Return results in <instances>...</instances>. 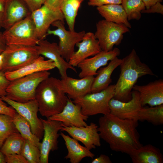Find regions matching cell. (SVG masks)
<instances>
[{
	"instance_id": "cb8c5ba5",
	"label": "cell",
	"mask_w": 163,
	"mask_h": 163,
	"mask_svg": "<svg viewBox=\"0 0 163 163\" xmlns=\"http://www.w3.org/2000/svg\"><path fill=\"white\" fill-rule=\"evenodd\" d=\"M122 59L116 57L106 66L101 67L97 72L92 84L91 93L100 91L108 87L112 82L111 75L114 70L120 66Z\"/></svg>"
},
{
	"instance_id": "5b68a950",
	"label": "cell",
	"mask_w": 163,
	"mask_h": 163,
	"mask_svg": "<svg viewBox=\"0 0 163 163\" xmlns=\"http://www.w3.org/2000/svg\"><path fill=\"white\" fill-rule=\"evenodd\" d=\"M115 85H110L100 91L91 93L73 100L72 101L81 107L82 113L89 116L110 113L109 102L113 97Z\"/></svg>"
},
{
	"instance_id": "6da1fadb",
	"label": "cell",
	"mask_w": 163,
	"mask_h": 163,
	"mask_svg": "<svg viewBox=\"0 0 163 163\" xmlns=\"http://www.w3.org/2000/svg\"><path fill=\"white\" fill-rule=\"evenodd\" d=\"M98 124L100 138L113 151L129 155L142 145L137 129L138 121L120 118L109 113L99 118Z\"/></svg>"
},
{
	"instance_id": "1f68e13d",
	"label": "cell",
	"mask_w": 163,
	"mask_h": 163,
	"mask_svg": "<svg viewBox=\"0 0 163 163\" xmlns=\"http://www.w3.org/2000/svg\"><path fill=\"white\" fill-rule=\"evenodd\" d=\"M19 132L13 121V117L0 114V148L11 134Z\"/></svg>"
},
{
	"instance_id": "7dc6e473",
	"label": "cell",
	"mask_w": 163,
	"mask_h": 163,
	"mask_svg": "<svg viewBox=\"0 0 163 163\" xmlns=\"http://www.w3.org/2000/svg\"><path fill=\"white\" fill-rule=\"evenodd\" d=\"M3 13H0V29L2 27Z\"/></svg>"
},
{
	"instance_id": "484cf974",
	"label": "cell",
	"mask_w": 163,
	"mask_h": 163,
	"mask_svg": "<svg viewBox=\"0 0 163 163\" xmlns=\"http://www.w3.org/2000/svg\"><path fill=\"white\" fill-rule=\"evenodd\" d=\"M99 14L105 20L118 24H123L129 28L131 25L126 13L121 4H111L97 7Z\"/></svg>"
},
{
	"instance_id": "5bb4252c",
	"label": "cell",
	"mask_w": 163,
	"mask_h": 163,
	"mask_svg": "<svg viewBox=\"0 0 163 163\" xmlns=\"http://www.w3.org/2000/svg\"><path fill=\"white\" fill-rule=\"evenodd\" d=\"M120 53L119 49L115 47L109 51L101 50L93 57L84 60L77 66L81 69L78 75L79 77L81 78L96 75L98 69L107 65L108 61L117 57Z\"/></svg>"
},
{
	"instance_id": "ee69618b",
	"label": "cell",
	"mask_w": 163,
	"mask_h": 163,
	"mask_svg": "<svg viewBox=\"0 0 163 163\" xmlns=\"http://www.w3.org/2000/svg\"><path fill=\"white\" fill-rule=\"evenodd\" d=\"M5 54L4 52L0 54V72L2 70L4 63Z\"/></svg>"
},
{
	"instance_id": "836d02e7",
	"label": "cell",
	"mask_w": 163,
	"mask_h": 163,
	"mask_svg": "<svg viewBox=\"0 0 163 163\" xmlns=\"http://www.w3.org/2000/svg\"><path fill=\"white\" fill-rule=\"evenodd\" d=\"M6 163H29L27 160L21 154H12L5 155Z\"/></svg>"
},
{
	"instance_id": "8d00e7d4",
	"label": "cell",
	"mask_w": 163,
	"mask_h": 163,
	"mask_svg": "<svg viewBox=\"0 0 163 163\" xmlns=\"http://www.w3.org/2000/svg\"><path fill=\"white\" fill-rule=\"evenodd\" d=\"M16 113V111L12 107H8L0 97V114L13 117Z\"/></svg>"
},
{
	"instance_id": "d4e9b609",
	"label": "cell",
	"mask_w": 163,
	"mask_h": 163,
	"mask_svg": "<svg viewBox=\"0 0 163 163\" xmlns=\"http://www.w3.org/2000/svg\"><path fill=\"white\" fill-rule=\"evenodd\" d=\"M129 155L133 163H163V156L160 149L150 144L142 145Z\"/></svg>"
},
{
	"instance_id": "e0dca14e",
	"label": "cell",
	"mask_w": 163,
	"mask_h": 163,
	"mask_svg": "<svg viewBox=\"0 0 163 163\" xmlns=\"http://www.w3.org/2000/svg\"><path fill=\"white\" fill-rule=\"evenodd\" d=\"M88 116L84 115L79 105L74 103L69 98L67 103L59 113L48 118L60 121L67 126H85L88 125L85 122Z\"/></svg>"
},
{
	"instance_id": "7402d4cb",
	"label": "cell",
	"mask_w": 163,
	"mask_h": 163,
	"mask_svg": "<svg viewBox=\"0 0 163 163\" xmlns=\"http://www.w3.org/2000/svg\"><path fill=\"white\" fill-rule=\"evenodd\" d=\"M56 67L55 63L50 59L45 60L40 56L34 61L17 70L5 72L8 80L11 81L17 78L36 72L48 71Z\"/></svg>"
},
{
	"instance_id": "2e32d148",
	"label": "cell",
	"mask_w": 163,
	"mask_h": 163,
	"mask_svg": "<svg viewBox=\"0 0 163 163\" xmlns=\"http://www.w3.org/2000/svg\"><path fill=\"white\" fill-rule=\"evenodd\" d=\"M36 46L40 56L51 59L55 63L61 79L67 76V71L69 69L76 72L75 67L69 64L61 56L57 43H51L44 39L40 40Z\"/></svg>"
},
{
	"instance_id": "4dcf8cb0",
	"label": "cell",
	"mask_w": 163,
	"mask_h": 163,
	"mask_svg": "<svg viewBox=\"0 0 163 163\" xmlns=\"http://www.w3.org/2000/svg\"><path fill=\"white\" fill-rule=\"evenodd\" d=\"M121 5L126 13L128 21L139 20L142 11L146 8L142 0H122Z\"/></svg>"
},
{
	"instance_id": "7bdbcfd3",
	"label": "cell",
	"mask_w": 163,
	"mask_h": 163,
	"mask_svg": "<svg viewBox=\"0 0 163 163\" xmlns=\"http://www.w3.org/2000/svg\"><path fill=\"white\" fill-rule=\"evenodd\" d=\"M6 46V44L2 34L0 33V54L5 50Z\"/></svg>"
},
{
	"instance_id": "d590c367",
	"label": "cell",
	"mask_w": 163,
	"mask_h": 163,
	"mask_svg": "<svg viewBox=\"0 0 163 163\" xmlns=\"http://www.w3.org/2000/svg\"><path fill=\"white\" fill-rule=\"evenodd\" d=\"M10 82L6 77L5 73L0 72V97L6 96V90Z\"/></svg>"
},
{
	"instance_id": "bcb514c9",
	"label": "cell",
	"mask_w": 163,
	"mask_h": 163,
	"mask_svg": "<svg viewBox=\"0 0 163 163\" xmlns=\"http://www.w3.org/2000/svg\"><path fill=\"white\" fill-rule=\"evenodd\" d=\"M5 155L0 150V163H5Z\"/></svg>"
},
{
	"instance_id": "8992f818",
	"label": "cell",
	"mask_w": 163,
	"mask_h": 163,
	"mask_svg": "<svg viewBox=\"0 0 163 163\" xmlns=\"http://www.w3.org/2000/svg\"><path fill=\"white\" fill-rule=\"evenodd\" d=\"M31 14L5 29L2 34L6 45L35 46L38 44L40 40L37 37Z\"/></svg>"
},
{
	"instance_id": "4fadbf2b",
	"label": "cell",
	"mask_w": 163,
	"mask_h": 163,
	"mask_svg": "<svg viewBox=\"0 0 163 163\" xmlns=\"http://www.w3.org/2000/svg\"><path fill=\"white\" fill-rule=\"evenodd\" d=\"M110 113L123 119L138 121L139 111L142 106L139 92L134 90L131 92V99L123 102L112 98L109 102Z\"/></svg>"
},
{
	"instance_id": "ffe728a7",
	"label": "cell",
	"mask_w": 163,
	"mask_h": 163,
	"mask_svg": "<svg viewBox=\"0 0 163 163\" xmlns=\"http://www.w3.org/2000/svg\"><path fill=\"white\" fill-rule=\"evenodd\" d=\"M94 76L75 79L68 76L60 80L63 92L73 100L91 93Z\"/></svg>"
},
{
	"instance_id": "e575fe53",
	"label": "cell",
	"mask_w": 163,
	"mask_h": 163,
	"mask_svg": "<svg viewBox=\"0 0 163 163\" xmlns=\"http://www.w3.org/2000/svg\"><path fill=\"white\" fill-rule=\"evenodd\" d=\"M122 0H89L88 3L90 6L99 7L111 4H121Z\"/></svg>"
},
{
	"instance_id": "ba28073f",
	"label": "cell",
	"mask_w": 163,
	"mask_h": 163,
	"mask_svg": "<svg viewBox=\"0 0 163 163\" xmlns=\"http://www.w3.org/2000/svg\"><path fill=\"white\" fill-rule=\"evenodd\" d=\"M94 34L102 50H112L115 45H119L124 34L129 32V28L123 24H118L105 19L98 21L96 24Z\"/></svg>"
},
{
	"instance_id": "ac0fdd59",
	"label": "cell",
	"mask_w": 163,
	"mask_h": 163,
	"mask_svg": "<svg viewBox=\"0 0 163 163\" xmlns=\"http://www.w3.org/2000/svg\"><path fill=\"white\" fill-rule=\"evenodd\" d=\"M76 46L78 47V50L74 52L68 62L74 67L77 66L84 60L102 50L94 34L91 32L85 33L82 40L77 43Z\"/></svg>"
},
{
	"instance_id": "f6af8a7d",
	"label": "cell",
	"mask_w": 163,
	"mask_h": 163,
	"mask_svg": "<svg viewBox=\"0 0 163 163\" xmlns=\"http://www.w3.org/2000/svg\"><path fill=\"white\" fill-rule=\"evenodd\" d=\"M6 0H0V13H3L5 6Z\"/></svg>"
},
{
	"instance_id": "f546056e",
	"label": "cell",
	"mask_w": 163,
	"mask_h": 163,
	"mask_svg": "<svg viewBox=\"0 0 163 163\" xmlns=\"http://www.w3.org/2000/svg\"><path fill=\"white\" fill-rule=\"evenodd\" d=\"M25 140L19 133H14L7 138L0 150L4 155L21 154Z\"/></svg>"
},
{
	"instance_id": "b9f144b4",
	"label": "cell",
	"mask_w": 163,
	"mask_h": 163,
	"mask_svg": "<svg viewBox=\"0 0 163 163\" xmlns=\"http://www.w3.org/2000/svg\"><path fill=\"white\" fill-rule=\"evenodd\" d=\"M145 6V9L149 8L150 6L158 2H161L162 0H142Z\"/></svg>"
},
{
	"instance_id": "9a60e30c",
	"label": "cell",
	"mask_w": 163,
	"mask_h": 163,
	"mask_svg": "<svg viewBox=\"0 0 163 163\" xmlns=\"http://www.w3.org/2000/svg\"><path fill=\"white\" fill-rule=\"evenodd\" d=\"M61 131L67 132L72 138L82 142L90 150L101 145L98 126L94 123L85 126H64Z\"/></svg>"
},
{
	"instance_id": "30bf717a",
	"label": "cell",
	"mask_w": 163,
	"mask_h": 163,
	"mask_svg": "<svg viewBox=\"0 0 163 163\" xmlns=\"http://www.w3.org/2000/svg\"><path fill=\"white\" fill-rule=\"evenodd\" d=\"M0 97L29 123L32 133L40 140L42 139L44 134L43 127L40 118L37 116L39 108L36 99L21 103L11 100L5 96Z\"/></svg>"
},
{
	"instance_id": "4316f807",
	"label": "cell",
	"mask_w": 163,
	"mask_h": 163,
	"mask_svg": "<svg viewBox=\"0 0 163 163\" xmlns=\"http://www.w3.org/2000/svg\"><path fill=\"white\" fill-rule=\"evenodd\" d=\"M84 0H63L60 10L63 14L69 30H75V20L80 5Z\"/></svg>"
},
{
	"instance_id": "277c9868",
	"label": "cell",
	"mask_w": 163,
	"mask_h": 163,
	"mask_svg": "<svg viewBox=\"0 0 163 163\" xmlns=\"http://www.w3.org/2000/svg\"><path fill=\"white\" fill-rule=\"evenodd\" d=\"M50 74L48 71H40L10 81L6 90L5 96L21 103L34 100L38 86Z\"/></svg>"
},
{
	"instance_id": "603a6c76",
	"label": "cell",
	"mask_w": 163,
	"mask_h": 163,
	"mask_svg": "<svg viewBox=\"0 0 163 163\" xmlns=\"http://www.w3.org/2000/svg\"><path fill=\"white\" fill-rule=\"evenodd\" d=\"M60 135L64 139L68 150V153L64 158L69 159L71 163H79L84 158H93L94 156V154L90 150L81 145L77 140L61 132Z\"/></svg>"
},
{
	"instance_id": "60d3db41",
	"label": "cell",
	"mask_w": 163,
	"mask_h": 163,
	"mask_svg": "<svg viewBox=\"0 0 163 163\" xmlns=\"http://www.w3.org/2000/svg\"><path fill=\"white\" fill-rule=\"evenodd\" d=\"M91 163H111L109 157L104 154H101L99 157L93 159Z\"/></svg>"
},
{
	"instance_id": "ab89813d",
	"label": "cell",
	"mask_w": 163,
	"mask_h": 163,
	"mask_svg": "<svg viewBox=\"0 0 163 163\" xmlns=\"http://www.w3.org/2000/svg\"><path fill=\"white\" fill-rule=\"evenodd\" d=\"M63 0H45L44 4L51 8L55 10H60V8Z\"/></svg>"
},
{
	"instance_id": "3957f363",
	"label": "cell",
	"mask_w": 163,
	"mask_h": 163,
	"mask_svg": "<svg viewBox=\"0 0 163 163\" xmlns=\"http://www.w3.org/2000/svg\"><path fill=\"white\" fill-rule=\"evenodd\" d=\"M66 94L62 90L60 80L49 77L42 81L35 94L40 114L48 119L60 112L69 98Z\"/></svg>"
},
{
	"instance_id": "7c38bea8",
	"label": "cell",
	"mask_w": 163,
	"mask_h": 163,
	"mask_svg": "<svg viewBox=\"0 0 163 163\" xmlns=\"http://www.w3.org/2000/svg\"><path fill=\"white\" fill-rule=\"evenodd\" d=\"M37 37L39 40L45 39L51 25L60 20L64 22L65 18L60 10L53 9L44 4L31 13Z\"/></svg>"
},
{
	"instance_id": "83f0119b",
	"label": "cell",
	"mask_w": 163,
	"mask_h": 163,
	"mask_svg": "<svg viewBox=\"0 0 163 163\" xmlns=\"http://www.w3.org/2000/svg\"><path fill=\"white\" fill-rule=\"evenodd\" d=\"M138 121H146L155 126L163 124V104L155 106L144 107L140 110Z\"/></svg>"
},
{
	"instance_id": "f1b7e54d",
	"label": "cell",
	"mask_w": 163,
	"mask_h": 163,
	"mask_svg": "<svg viewBox=\"0 0 163 163\" xmlns=\"http://www.w3.org/2000/svg\"><path fill=\"white\" fill-rule=\"evenodd\" d=\"M13 121L16 129L24 138L40 149V140L32 133L29 123L17 112L13 117Z\"/></svg>"
},
{
	"instance_id": "52a82bcc",
	"label": "cell",
	"mask_w": 163,
	"mask_h": 163,
	"mask_svg": "<svg viewBox=\"0 0 163 163\" xmlns=\"http://www.w3.org/2000/svg\"><path fill=\"white\" fill-rule=\"evenodd\" d=\"M36 46L6 45L2 71L5 73L16 71L34 61L40 56Z\"/></svg>"
},
{
	"instance_id": "74e56055",
	"label": "cell",
	"mask_w": 163,
	"mask_h": 163,
	"mask_svg": "<svg viewBox=\"0 0 163 163\" xmlns=\"http://www.w3.org/2000/svg\"><path fill=\"white\" fill-rule=\"evenodd\" d=\"M26 5L31 13L41 7L45 0H22Z\"/></svg>"
},
{
	"instance_id": "8fae6325",
	"label": "cell",
	"mask_w": 163,
	"mask_h": 163,
	"mask_svg": "<svg viewBox=\"0 0 163 163\" xmlns=\"http://www.w3.org/2000/svg\"><path fill=\"white\" fill-rule=\"evenodd\" d=\"M40 119L43 125L44 134L40 149V163H48L50 152L58 149V138L60 135L58 133L61 131L63 125L61 122L58 121Z\"/></svg>"
},
{
	"instance_id": "d6986e66",
	"label": "cell",
	"mask_w": 163,
	"mask_h": 163,
	"mask_svg": "<svg viewBox=\"0 0 163 163\" xmlns=\"http://www.w3.org/2000/svg\"><path fill=\"white\" fill-rule=\"evenodd\" d=\"M133 90L137 91L142 106L148 104L150 107L163 104V80H156L147 85H135Z\"/></svg>"
},
{
	"instance_id": "9c48e42d",
	"label": "cell",
	"mask_w": 163,
	"mask_h": 163,
	"mask_svg": "<svg viewBox=\"0 0 163 163\" xmlns=\"http://www.w3.org/2000/svg\"><path fill=\"white\" fill-rule=\"evenodd\" d=\"M64 23L60 20L54 22L51 25L56 28L53 30L49 29L47 35H53L58 37L59 51L62 57L68 62L75 52V46L82 40L85 32L84 30L78 32L67 30Z\"/></svg>"
},
{
	"instance_id": "7a4b0ae2",
	"label": "cell",
	"mask_w": 163,
	"mask_h": 163,
	"mask_svg": "<svg viewBox=\"0 0 163 163\" xmlns=\"http://www.w3.org/2000/svg\"><path fill=\"white\" fill-rule=\"evenodd\" d=\"M120 66V72L115 85L113 98L123 102L131 99L133 87L139 78L147 75H155L148 66L141 61L134 49L122 59Z\"/></svg>"
},
{
	"instance_id": "d6a6232c",
	"label": "cell",
	"mask_w": 163,
	"mask_h": 163,
	"mask_svg": "<svg viewBox=\"0 0 163 163\" xmlns=\"http://www.w3.org/2000/svg\"><path fill=\"white\" fill-rule=\"evenodd\" d=\"M21 154L29 163H40V149L27 140H25Z\"/></svg>"
},
{
	"instance_id": "f35d334b",
	"label": "cell",
	"mask_w": 163,
	"mask_h": 163,
	"mask_svg": "<svg viewBox=\"0 0 163 163\" xmlns=\"http://www.w3.org/2000/svg\"><path fill=\"white\" fill-rule=\"evenodd\" d=\"M142 13H157L163 14V5L160 2H158L150 6L148 9H145L141 12Z\"/></svg>"
},
{
	"instance_id": "44dd1931",
	"label": "cell",
	"mask_w": 163,
	"mask_h": 163,
	"mask_svg": "<svg viewBox=\"0 0 163 163\" xmlns=\"http://www.w3.org/2000/svg\"><path fill=\"white\" fill-rule=\"evenodd\" d=\"M31 13L22 0H6L3 13L2 27L5 29L8 28Z\"/></svg>"
}]
</instances>
